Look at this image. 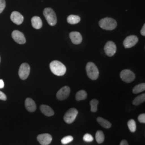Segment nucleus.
I'll list each match as a JSON object with an SVG mask.
<instances>
[{
  "instance_id": "c756f323",
  "label": "nucleus",
  "mask_w": 145,
  "mask_h": 145,
  "mask_svg": "<svg viewBox=\"0 0 145 145\" xmlns=\"http://www.w3.org/2000/svg\"><path fill=\"white\" fill-rule=\"evenodd\" d=\"M7 96L5 93H3L1 91H0V99L2 101H6L7 100Z\"/></svg>"
},
{
  "instance_id": "7ed1b4c3",
  "label": "nucleus",
  "mask_w": 145,
  "mask_h": 145,
  "mask_svg": "<svg viewBox=\"0 0 145 145\" xmlns=\"http://www.w3.org/2000/svg\"><path fill=\"white\" fill-rule=\"evenodd\" d=\"M43 14L50 25L54 26L56 25L57 23V18L54 11L51 8H46L44 9Z\"/></svg>"
},
{
  "instance_id": "20e7f679",
  "label": "nucleus",
  "mask_w": 145,
  "mask_h": 145,
  "mask_svg": "<svg viewBox=\"0 0 145 145\" xmlns=\"http://www.w3.org/2000/svg\"><path fill=\"white\" fill-rule=\"evenodd\" d=\"M86 72L88 77L92 80H96L99 78V69L93 62L87 63L86 65Z\"/></svg>"
},
{
  "instance_id": "f8f14e48",
  "label": "nucleus",
  "mask_w": 145,
  "mask_h": 145,
  "mask_svg": "<svg viewBox=\"0 0 145 145\" xmlns=\"http://www.w3.org/2000/svg\"><path fill=\"white\" fill-rule=\"evenodd\" d=\"M37 140L42 145H48L52 142V136L48 133H44L37 136Z\"/></svg>"
},
{
  "instance_id": "0eeeda50",
  "label": "nucleus",
  "mask_w": 145,
  "mask_h": 145,
  "mask_svg": "<svg viewBox=\"0 0 145 145\" xmlns=\"http://www.w3.org/2000/svg\"><path fill=\"white\" fill-rule=\"evenodd\" d=\"M30 72V66L27 63H22L20 67L18 75L21 79L24 80L28 78Z\"/></svg>"
},
{
  "instance_id": "dca6fc26",
  "label": "nucleus",
  "mask_w": 145,
  "mask_h": 145,
  "mask_svg": "<svg viewBox=\"0 0 145 145\" xmlns=\"http://www.w3.org/2000/svg\"><path fill=\"white\" fill-rule=\"evenodd\" d=\"M31 24L33 27L36 29H40L42 26V19L38 16H34L32 18Z\"/></svg>"
},
{
  "instance_id": "72a5a7b5",
  "label": "nucleus",
  "mask_w": 145,
  "mask_h": 145,
  "mask_svg": "<svg viewBox=\"0 0 145 145\" xmlns=\"http://www.w3.org/2000/svg\"><path fill=\"white\" fill-rule=\"evenodd\" d=\"M0 62H1V57H0Z\"/></svg>"
},
{
  "instance_id": "6ab92c4d",
  "label": "nucleus",
  "mask_w": 145,
  "mask_h": 145,
  "mask_svg": "<svg viewBox=\"0 0 145 145\" xmlns=\"http://www.w3.org/2000/svg\"><path fill=\"white\" fill-rule=\"evenodd\" d=\"M97 121L99 125H101L102 127L105 129H109L111 126V124L109 122V121L106 120V119H104L102 117H98L97 118Z\"/></svg>"
},
{
  "instance_id": "4468645a",
  "label": "nucleus",
  "mask_w": 145,
  "mask_h": 145,
  "mask_svg": "<svg viewBox=\"0 0 145 145\" xmlns=\"http://www.w3.org/2000/svg\"><path fill=\"white\" fill-rule=\"evenodd\" d=\"M11 21L17 25H20L24 21V17L18 11H13L10 16Z\"/></svg>"
},
{
  "instance_id": "9d476101",
  "label": "nucleus",
  "mask_w": 145,
  "mask_h": 145,
  "mask_svg": "<svg viewBox=\"0 0 145 145\" xmlns=\"http://www.w3.org/2000/svg\"><path fill=\"white\" fill-rule=\"evenodd\" d=\"M71 93V89L68 86H65L61 88L57 93V98L58 100L63 101L67 99Z\"/></svg>"
},
{
  "instance_id": "f03ea898",
  "label": "nucleus",
  "mask_w": 145,
  "mask_h": 145,
  "mask_svg": "<svg viewBox=\"0 0 145 145\" xmlns=\"http://www.w3.org/2000/svg\"><path fill=\"white\" fill-rule=\"evenodd\" d=\"M99 26L105 30H113L117 26V23L112 18H104L99 22Z\"/></svg>"
},
{
  "instance_id": "2f4dec72",
  "label": "nucleus",
  "mask_w": 145,
  "mask_h": 145,
  "mask_svg": "<svg viewBox=\"0 0 145 145\" xmlns=\"http://www.w3.org/2000/svg\"><path fill=\"white\" fill-rule=\"evenodd\" d=\"M4 87H5L4 82H3V80L1 79L0 80V89H2V88H4Z\"/></svg>"
},
{
  "instance_id": "ddd939ff",
  "label": "nucleus",
  "mask_w": 145,
  "mask_h": 145,
  "mask_svg": "<svg viewBox=\"0 0 145 145\" xmlns=\"http://www.w3.org/2000/svg\"><path fill=\"white\" fill-rule=\"evenodd\" d=\"M69 38L72 43L78 45L82 42V37L81 33L77 31H72L69 33Z\"/></svg>"
},
{
  "instance_id": "39448f33",
  "label": "nucleus",
  "mask_w": 145,
  "mask_h": 145,
  "mask_svg": "<svg viewBox=\"0 0 145 145\" xmlns=\"http://www.w3.org/2000/svg\"><path fill=\"white\" fill-rule=\"evenodd\" d=\"M121 79L126 83H131L135 78V73L129 69H124L120 73Z\"/></svg>"
},
{
  "instance_id": "f257e3e1",
  "label": "nucleus",
  "mask_w": 145,
  "mask_h": 145,
  "mask_svg": "<svg viewBox=\"0 0 145 145\" xmlns=\"http://www.w3.org/2000/svg\"><path fill=\"white\" fill-rule=\"evenodd\" d=\"M50 68L53 74L59 76L64 75L67 71L66 66L62 62L57 60H54L51 62Z\"/></svg>"
},
{
  "instance_id": "7c9ffc66",
  "label": "nucleus",
  "mask_w": 145,
  "mask_h": 145,
  "mask_svg": "<svg viewBox=\"0 0 145 145\" xmlns=\"http://www.w3.org/2000/svg\"><path fill=\"white\" fill-rule=\"evenodd\" d=\"M141 35L143 36H145V24H144V25L142 26L141 31H140Z\"/></svg>"
},
{
  "instance_id": "1a4fd4ad",
  "label": "nucleus",
  "mask_w": 145,
  "mask_h": 145,
  "mask_svg": "<svg viewBox=\"0 0 145 145\" xmlns=\"http://www.w3.org/2000/svg\"><path fill=\"white\" fill-rule=\"evenodd\" d=\"M139 41L138 37L135 35H131L127 37L123 42V45L125 48H129L135 46Z\"/></svg>"
},
{
  "instance_id": "6e6552de",
  "label": "nucleus",
  "mask_w": 145,
  "mask_h": 145,
  "mask_svg": "<svg viewBox=\"0 0 145 145\" xmlns=\"http://www.w3.org/2000/svg\"><path fill=\"white\" fill-rule=\"evenodd\" d=\"M104 52L108 57L114 56L117 51V46L114 42L108 41L106 43L104 48Z\"/></svg>"
},
{
  "instance_id": "4be33fe9",
  "label": "nucleus",
  "mask_w": 145,
  "mask_h": 145,
  "mask_svg": "<svg viewBox=\"0 0 145 145\" xmlns=\"http://www.w3.org/2000/svg\"><path fill=\"white\" fill-rule=\"evenodd\" d=\"M145 90V83H140L137 86H135L133 89V93L135 94L140 93L141 92H143Z\"/></svg>"
},
{
  "instance_id": "bb28decb",
  "label": "nucleus",
  "mask_w": 145,
  "mask_h": 145,
  "mask_svg": "<svg viewBox=\"0 0 145 145\" xmlns=\"http://www.w3.org/2000/svg\"><path fill=\"white\" fill-rule=\"evenodd\" d=\"M83 139L86 142H92L93 140V138L91 135L87 133L83 136Z\"/></svg>"
},
{
  "instance_id": "5701e85b",
  "label": "nucleus",
  "mask_w": 145,
  "mask_h": 145,
  "mask_svg": "<svg viewBox=\"0 0 145 145\" xmlns=\"http://www.w3.org/2000/svg\"><path fill=\"white\" fill-rule=\"evenodd\" d=\"M95 138L96 140L99 144L103 143L105 139L103 132L102 131H97L95 135Z\"/></svg>"
},
{
  "instance_id": "9b49d317",
  "label": "nucleus",
  "mask_w": 145,
  "mask_h": 145,
  "mask_svg": "<svg viewBox=\"0 0 145 145\" xmlns=\"http://www.w3.org/2000/svg\"><path fill=\"white\" fill-rule=\"evenodd\" d=\"M12 38L16 42L20 44H24L26 42V39L24 34L20 31L14 30L12 32Z\"/></svg>"
},
{
  "instance_id": "412c9836",
  "label": "nucleus",
  "mask_w": 145,
  "mask_h": 145,
  "mask_svg": "<svg viewBox=\"0 0 145 145\" xmlns=\"http://www.w3.org/2000/svg\"><path fill=\"white\" fill-rule=\"evenodd\" d=\"M145 101V93H142L141 95H140L139 96H137L136 98H135L132 103L135 105H139L141 103H142L143 102H144Z\"/></svg>"
},
{
  "instance_id": "b1692460",
  "label": "nucleus",
  "mask_w": 145,
  "mask_h": 145,
  "mask_svg": "<svg viewBox=\"0 0 145 145\" xmlns=\"http://www.w3.org/2000/svg\"><path fill=\"white\" fill-rule=\"evenodd\" d=\"M99 102L97 99H93L90 102V105L91 106V111L93 112H96L97 111V105Z\"/></svg>"
},
{
  "instance_id": "c85d7f7f",
  "label": "nucleus",
  "mask_w": 145,
  "mask_h": 145,
  "mask_svg": "<svg viewBox=\"0 0 145 145\" xmlns=\"http://www.w3.org/2000/svg\"><path fill=\"white\" fill-rule=\"evenodd\" d=\"M138 120L141 123H145V114H140L138 116Z\"/></svg>"
},
{
  "instance_id": "423d86ee",
  "label": "nucleus",
  "mask_w": 145,
  "mask_h": 145,
  "mask_svg": "<svg viewBox=\"0 0 145 145\" xmlns=\"http://www.w3.org/2000/svg\"><path fill=\"white\" fill-rule=\"evenodd\" d=\"M78 114V111L75 108H71L68 110L64 115L63 119L65 121L67 124H72L75 120L77 115Z\"/></svg>"
},
{
  "instance_id": "a211bd4d",
  "label": "nucleus",
  "mask_w": 145,
  "mask_h": 145,
  "mask_svg": "<svg viewBox=\"0 0 145 145\" xmlns=\"http://www.w3.org/2000/svg\"><path fill=\"white\" fill-rule=\"evenodd\" d=\"M67 20L68 23L70 24H76L81 21V18L78 15H71L68 17Z\"/></svg>"
},
{
  "instance_id": "aec40b11",
  "label": "nucleus",
  "mask_w": 145,
  "mask_h": 145,
  "mask_svg": "<svg viewBox=\"0 0 145 145\" xmlns=\"http://www.w3.org/2000/svg\"><path fill=\"white\" fill-rule=\"evenodd\" d=\"M87 93L84 90H81L78 91L75 96L76 100L78 101L84 100V99H87Z\"/></svg>"
},
{
  "instance_id": "a878e982",
  "label": "nucleus",
  "mask_w": 145,
  "mask_h": 145,
  "mask_svg": "<svg viewBox=\"0 0 145 145\" xmlns=\"http://www.w3.org/2000/svg\"><path fill=\"white\" fill-rule=\"evenodd\" d=\"M73 139H74V138L72 136L68 135V136H66V137H65L64 138H63L61 140V142L63 145H66L68 143L72 142Z\"/></svg>"
},
{
  "instance_id": "473e14b6",
  "label": "nucleus",
  "mask_w": 145,
  "mask_h": 145,
  "mask_svg": "<svg viewBox=\"0 0 145 145\" xmlns=\"http://www.w3.org/2000/svg\"><path fill=\"white\" fill-rule=\"evenodd\" d=\"M120 145H129V144L126 140H123L120 142Z\"/></svg>"
},
{
  "instance_id": "f3484780",
  "label": "nucleus",
  "mask_w": 145,
  "mask_h": 145,
  "mask_svg": "<svg viewBox=\"0 0 145 145\" xmlns=\"http://www.w3.org/2000/svg\"><path fill=\"white\" fill-rule=\"evenodd\" d=\"M40 109L42 113L47 117H51L54 114V112L53 109L50 106L46 105H40Z\"/></svg>"
},
{
  "instance_id": "2eb2a0df",
  "label": "nucleus",
  "mask_w": 145,
  "mask_h": 145,
  "mask_svg": "<svg viewBox=\"0 0 145 145\" xmlns=\"http://www.w3.org/2000/svg\"><path fill=\"white\" fill-rule=\"evenodd\" d=\"M25 106L26 110L30 112H35L37 109L36 104L35 101L30 98H27L25 99Z\"/></svg>"
},
{
  "instance_id": "cd10ccee",
  "label": "nucleus",
  "mask_w": 145,
  "mask_h": 145,
  "mask_svg": "<svg viewBox=\"0 0 145 145\" xmlns=\"http://www.w3.org/2000/svg\"><path fill=\"white\" fill-rule=\"evenodd\" d=\"M5 0H0V14L2 13L5 9Z\"/></svg>"
},
{
  "instance_id": "393cba45",
  "label": "nucleus",
  "mask_w": 145,
  "mask_h": 145,
  "mask_svg": "<svg viewBox=\"0 0 145 145\" xmlns=\"http://www.w3.org/2000/svg\"><path fill=\"white\" fill-rule=\"evenodd\" d=\"M127 126L130 131L131 132H135L136 131V123L135 120L130 119L127 122Z\"/></svg>"
}]
</instances>
